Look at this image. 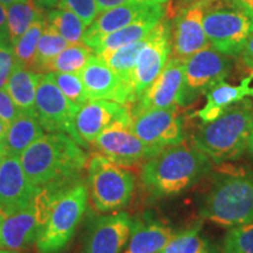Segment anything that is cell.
<instances>
[{"mask_svg": "<svg viewBox=\"0 0 253 253\" xmlns=\"http://www.w3.org/2000/svg\"><path fill=\"white\" fill-rule=\"evenodd\" d=\"M43 135V128L36 114L20 112L18 118L8 126L2 147L7 156L20 157L32 143Z\"/></svg>", "mask_w": 253, "mask_h": 253, "instance_id": "23", "label": "cell"}, {"mask_svg": "<svg viewBox=\"0 0 253 253\" xmlns=\"http://www.w3.org/2000/svg\"><path fill=\"white\" fill-rule=\"evenodd\" d=\"M129 122L130 120L115 123L93 142L100 154L120 167H131L158 154L129 130Z\"/></svg>", "mask_w": 253, "mask_h": 253, "instance_id": "12", "label": "cell"}, {"mask_svg": "<svg viewBox=\"0 0 253 253\" xmlns=\"http://www.w3.org/2000/svg\"><path fill=\"white\" fill-rule=\"evenodd\" d=\"M162 7L163 6L160 4L138 0L101 12L90 26L87 27L82 38V42L93 48L103 37L121 30L144 15L153 13Z\"/></svg>", "mask_w": 253, "mask_h": 253, "instance_id": "18", "label": "cell"}, {"mask_svg": "<svg viewBox=\"0 0 253 253\" xmlns=\"http://www.w3.org/2000/svg\"><path fill=\"white\" fill-rule=\"evenodd\" d=\"M4 43H9V42H8V41H6V40L2 39L1 36H0V46H1V45H4Z\"/></svg>", "mask_w": 253, "mask_h": 253, "instance_id": "47", "label": "cell"}, {"mask_svg": "<svg viewBox=\"0 0 253 253\" xmlns=\"http://www.w3.org/2000/svg\"><path fill=\"white\" fill-rule=\"evenodd\" d=\"M232 69L230 56L212 46L195 53L184 62V86L181 106H188L199 95L207 94L217 84L225 81Z\"/></svg>", "mask_w": 253, "mask_h": 253, "instance_id": "10", "label": "cell"}, {"mask_svg": "<svg viewBox=\"0 0 253 253\" xmlns=\"http://www.w3.org/2000/svg\"><path fill=\"white\" fill-rule=\"evenodd\" d=\"M169 225L147 213L132 219L130 240L125 253H160L173 237Z\"/></svg>", "mask_w": 253, "mask_h": 253, "instance_id": "20", "label": "cell"}, {"mask_svg": "<svg viewBox=\"0 0 253 253\" xmlns=\"http://www.w3.org/2000/svg\"><path fill=\"white\" fill-rule=\"evenodd\" d=\"M5 12L8 40L12 47L37 19L45 17L43 9L40 8L34 0H17L6 6Z\"/></svg>", "mask_w": 253, "mask_h": 253, "instance_id": "26", "label": "cell"}, {"mask_svg": "<svg viewBox=\"0 0 253 253\" xmlns=\"http://www.w3.org/2000/svg\"><path fill=\"white\" fill-rule=\"evenodd\" d=\"M39 189L28 181L20 158L7 156L0 168V214L6 218L26 209Z\"/></svg>", "mask_w": 253, "mask_h": 253, "instance_id": "15", "label": "cell"}, {"mask_svg": "<svg viewBox=\"0 0 253 253\" xmlns=\"http://www.w3.org/2000/svg\"><path fill=\"white\" fill-rule=\"evenodd\" d=\"M211 169L212 164L207 155L195 145L181 142L145 161L141 179L151 198L172 197L197 184Z\"/></svg>", "mask_w": 253, "mask_h": 253, "instance_id": "1", "label": "cell"}, {"mask_svg": "<svg viewBox=\"0 0 253 253\" xmlns=\"http://www.w3.org/2000/svg\"><path fill=\"white\" fill-rule=\"evenodd\" d=\"M172 52L171 24L162 18L156 27L145 37L131 74V93L135 104L158 77Z\"/></svg>", "mask_w": 253, "mask_h": 253, "instance_id": "9", "label": "cell"}, {"mask_svg": "<svg viewBox=\"0 0 253 253\" xmlns=\"http://www.w3.org/2000/svg\"><path fill=\"white\" fill-rule=\"evenodd\" d=\"M20 114V109L13 102L5 88H0V120L9 126Z\"/></svg>", "mask_w": 253, "mask_h": 253, "instance_id": "36", "label": "cell"}, {"mask_svg": "<svg viewBox=\"0 0 253 253\" xmlns=\"http://www.w3.org/2000/svg\"><path fill=\"white\" fill-rule=\"evenodd\" d=\"M205 95L207 104L199 110L197 115L203 122H211L221 115L227 107L246 99V96H253V73L243 79L238 86L221 81Z\"/></svg>", "mask_w": 253, "mask_h": 253, "instance_id": "21", "label": "cell"}, {"mask_svg": "<svg viewBox=\"0 0 253 253\" xmlns=\"http://www.w3.org/2000/svg\"><path fill=\"white\" fill-rule=\"evenodd\" d=\"M130 119L131 112L126 104L110 100H95L81 107L75 118V126L79 135L88 144L93 143L109 126Z\"/></svg>", "mask_w": 253, "mask_h": 253, "instance_id": "17", "label": "cell"}, {"mask_svg": "<svg viewBox=\"0 0 253 253\" xmlns=\"http://www.w3.org/2000/svg\"><path fill=\"white\" fill-rule=\"evenodd\" d=\"M204 253H212V252H209V251H207V252H204Z\"/></svg>", "mask_w": 253, "mask_h": 253, "instance_id": "50", "label": "cell"}, {"mask_svg": "<svg viewBox=\"0 0 253 253\" xmlns=\"http://www.w3.org/2000/svg\"><path fill=\"white\" fill-rule=\"evenodd\" d=\"M210 5L198 2L184 5L179 9L171 27L172 56L185 62L195 53L210 46L203 27L205 9Z\"/></svg>", "mask_w": 253, "mask_h": 253, "instance_id": "14", "label": "cell"}, {"mask_svg": "<svg viewBox=\"0 0 253 253\" xmlns=\"http://www.w3.org/2000/svg\"><path fill=\"white\" fill-rule=\"evenodd\" d=\"M88 204V186L82 181L72 186L53 205L37 240L39 253H61L77 231Z\"/></svg>", "mask_w": 253, "mask_h": 253, "instance_id": "6", "label": "cell"}, {"mask_svg": "<svg viewBox=\"0 0 253 253\" xmlns=\"http://www.w3.org/2000/svg\"><path fill=\"white\" fill-rule=\"evenodd\" d=\"M36 4L42 9H53L58 6L60 0H34Z\"/></svg>", "mask_w": 253, "mask_h": 253, "instance_id": "40", "label": "cell"}, {"mask_svg": "<svg viewBox=\"0 0 253 253\" xmlns=\"http://www.w3.org/2000/svg\"><path fill=\"white\" fill-rule=\"evenodd\" d=\"M144 41L145 38L140 41H136L134 43H130V45L113 50V52L97 55L118 75L120 84H121L123 104H126V106L134 103L131 93V74L134 71L138 53L144 45Z\"/></svg>", "mask_w": 253, "mask_h": 253, "instance_id": "24", "label": "cell"}, {"mask_svg": "<svg viewBox=\"0 0 253 253\" xmlns=\"http://www.w3.org/2000/svg\"><path fill=\"white\" fill-rule=\"evenodd\" d=\"M163 17L164 9L162 7L153 13L144 15L121 30L103 37L91 49L95 55H101L144 39L156 27V25Z\"/></svg>", "mask_w": 253, "mask_h": 253, "instance_id": "22", "label": "cell"}, {"mask_svg": "<svg viewBox=\"0 0 253 253\" xmlns=\"http://www.w3.org/2000/svg\"><path fill=\"white\" fill-rule=\"evenodd\" d=\"M131 224L126 212L95 217L88 225L84 253H120L130 236Z\"/></svg>", "mask_w": 253, "mask_h": 253, "instance_id": "16", "label": "cell"}, {"mask_svg": "<svg viewBox=\"0 0 253 253\" xmlns=\"http://www.w3.org/2000/svg\"><path fill=\"white\" fill-rule=\"evenodd\" d=\"M132 1H138V0H96V6L97 11H99V14L101 12L107 11V9L116 7V6L128 4V2ZM143 1V0H142Z\"/></svg>", "mask_w": 253, "mask_h": 253, "instance_id": "38", "label": "cell"}, {"mask_svg": "<svg viewBox=\"0 0 253 253\" xmlns=\"http://www.w3.org/2000/svg\"><path fill=\"white\" fill-rule=\"evenodd\" d=\"M183 5H191V4H198V2H207V4H213L217 0H181Z\"/></svg>", "mask_w": 253, "mask_h": 253, "instance_id": "41", "label": "cell"}, {"mask_svg": "<svg viewBox=\"0 0 253 253\" xmlns=\"http://www.w3.org/2000/svg\"><path fill=\"white\" fill-rule=\"evenodd\" d=\"M0 253H13V252L9 251V250H0Z\"/></svg>", "mask_w": 253, "mask_h": 253, "instance_id": "48", "label": "cell"}, {"mask_svg": "<svg viewBox=\"0 0 253 253\" xmlns=\"http://www.w3.org/2000/svg\"><path fill=\"white\" fill-rule=\"evenodd\" d=\"M14 1H17V0H0V2L4 5V7H6V6H8V5H11L12 2H14Z\"/></svg>", "mask_w": 253, "mask_h": 253, "instance_id": "46", "label": "cell"}, {"mask_svg": "<svg viewBox=\"0 0 253 253\" xmlns=\"http://www.w3.org/2000/svg\"><path fill=\"white\" fill-rule=\"evenodd\" d=\"M6 157H7V155H6L5 149H4V147H2V143H1L0 144V168H1V164H2V162H4V160Z\"/></svg>", "mask_w": 253, "mask_h": 253, "instance_id": "44", "label": "cell"}, {"mask_svg": "<svg viewBox=\"0 0 253 253\" xmlns=\"http://www.w3.org/2000/svg\"><path fill=\"white\" fill-rule=\"evenodd\" d=\"M207 251L208 244L201 236V226L196 225L173 235L160 253H204Z\"/></svg>", "mask_w": 253, "mask_h": 253, "instance_id": "31", "label": "cell"}, {"mask_svg": "<svg viewBox=\"0 0 253 253\" xmlns=\"http://www.w3.org/2000/svg\"><path fill=\"white\" fill-rule=\"evenodd\" d=\"M223 253H253V221L227 231Z\"/></svg>", "mask_w": 253, "mask_h": 253, "instance_id": "33", "label": "cell"}, {"mask_svg": "<svg viewBox=\"0 0 253 253\" xmlns=\"http://www.w3.org/2000/svg\"><path fill=\"white\" fill-rule=\"evenodd\" d=\"M87 186L97 211L114 212L130 203L135 176L102 154H94L87 163Z\"/></svg>", "mask_w": 253, "mask_h": 253, "instance_id": "5", "label": "cell"}, {"mask_svg": "<svg viewBox=\"0 0 253 253\" xmlns=\"http://www.w3.org/2000/svg\"><path fill=\"white\" fill-rule=\"evenodd\" d=\"M143 1H147V2H153V4H160V5H163L166 4L168 0H143Z\"/></svg>", "mask_w": 253, "mask_h": 253, "instance_id": "45", "label": "cell"}, {"mask_svg": "<svg viewBox=\"0 0 253 253\" xmlns=\"http://www.w3.org/2000/svg\"><path fill=\"white\" fill-rule=\"evenodd\" d=\"M68 45V41L55 28L47 24L41 34L39 42H38L32 71L39 73V74L48 73L50 63Z\"/></svg>", "mask_w": 253, "mask_h": 253, "instance_id": "27", "label": "cell"}, {"mask_svg": "<svg viewBox=\"0 0 253 253\" xmlns=\"http://www.w3.org/2000/svg\"><path fill=\"white\" fill-rule=\"evenodd\" d=\"M39 75V73L24 67L15 61L13 71L5 84V89L20 112L36 114V94Z\"/></svg>", "mask_w": 253, "mask_h": 253, "instance_id": "25", "label": "cell"}, {"mask_svg": "<svg viewBox=\"0 0 253 253\" xmlns=\"http://www.w3.org/2000/svg\"><path fill=\"white\" fill-rule=\"evenodd\" d=\"M19 158L28 181L37 188L82 176L89 160L82 147L63 132L41 136Z\"/></svg>", "mask_w": 253, "mask_h": 253, "instance_id": "2", "label": "cell"}, {"mask_svg": "<svg viewBox=\"0 0 253 253\" xmlns=\"http://www.w3.org/2000/svg\"><path fill=\"white\" fill-rule=\"evenodd\" d=\"M184 86V61L171 56L162 72L135 103L131 115L149 109L169 108L182 104Z\"/></svg>", "mask_w": 253, "mask_h": 253, "instance_id": "13", "label": "cell"}, {"mask_svg": "<svg viewBox=\"0 0 253 253\" xmlns=\"http://www.w3.org/2000/svg\"><path fill=\"white\" fill-rule=\"evenodd\" d=\"M213 4L208 6L203 18L204 32L210 45L221 54L238 56L253 32V17L231 4Z\"/></svg>", "mask_w": 253, "mask_h": 253, "instance_id": "7", "label": "cell"}, {"mask_svg": "<svg viewBox=\"0 0 253 253\" xmlns=\"http://www.w3.org/2000/svg\"><path fill=\"white\" fill-rule=\"evenodd\" d=\"M252 120V101H239L227 107L216 120L199 126L192 137L194 145L216 164L235 161L248 148Z\"/></svg>", "mask_w": 253, "mask_h": 253, "instance_id": "3", "label": "cell"}, {"mask_svg": "<svg viewBox=\"0 0 253 253\" xmlns=\"http://www.w3.org/2000/svg\"><path fill=\"white\" fill-rule=\"evenodd\" d=\"M46 19L47 24L55 28L69 43L82 42L87 26L74 12L55 7L47 12Z\"/></svg>", "mask_w": 253, "mask_h": 253, "instance_id": "28", "label": "cell"}, {"mask_svg": "<svg viewBox=\"0 0 253 253\" xmlns=\"http://www.w3.org/2000/svg\"><path fill=\"white\" fill-rule=\"evenodd\" d=\"M7 128H8V126L5 125V123L0 120V143H2V141H4L6 131H7Z\"/></svg>", "mask_w": 253, "mask_h": 253, "instance_id": "42", "label": "cell"}, {"mask_svg": "<svg viewBox=\"0 0 253 253\" xmlns=\"http://www.w3.org/2000/svg\"><path fill=\"white\" fill-rule=\"evenodd\" d=\"M89 101L110 100L122 103L121 84L116 73L97 55H93L78 72Z\"/></svg>", "mask_w": 253, "mask_h": 253, "instance_id": "19", "label": "cell"}, {"mask_svg": "<svg viewBox=\"0 0 253 253\" xmlns=\"http://www.w3.org/2000/svg\"><path fill=\"white\" fill-rule=\"evenodd\" d=\"M46 25V17L37 19L13 46L15 61L19 65L24 66V67L28 69H32L34 56H36L38 42H39L40 37L42 34L43 30H45Z\"/></svg>", "mask_w": 253, "mask_h": 253, "instance_id": "30", "label": "cell"}, {"mask_svg": "<svg viewBox=\"0 0 253 253\" xmlns=\"http://www.w3.org/2000/svg\"><path fill=\"white\" fill-rule=\"evenodd\" d=\"M56 7L74 12L87 27H89L99 15L96 0H60Z\"/></svg>", "mask_w": 253, "mask_h": 253, "instance_id": "34", "label": "cell"}, {"mask_svg": "<svg viewBox=\"0 0 253 253\" xmlns=\"http://www.w3.org/2000/svg\"><path fill=\"white\" fill-rule=\"evenodd\" d=\"M231 5L244 9L253 17V0H226Z\"/></svg>", "mask_w": 253, "mask_h": 253, "instance_id": "39", "label": "cell"}, {"mask_svg": "<svg viewBox=\"0 0 253 253\" xmlns=\"http://www.w3.org/2000/svg\"><path fill=\"white\" fill-rule=\"evenodd\" d=\"M240 59L248 68L253 69V32L250 34L249 39L246 40L242 52H240Z\"/></svg>", "mask_w": 253, "mask_h": 253, "instance_id": "37", "label": "cell"}, {"mask_svg": "<svg viewBox=\"0 0 253 253\" xmlns=\"http://www.w3.org/2000/svg\"><path fill=\"white\" fill-rule=\"evenodd\" d=\"M15 65L14 50L11 43L0 46V88H5L9 75Z\"/></svg>", "mask_w": 253, "mask_h": 253, "instance_id": "35", "label": "cell"}, {"mask_svg": "<svg viewBox=\"0 0 253 253\" xmlns=\"http://www.w3.org/2000/svg\"><path fill=\"white\" fill-rule=\"evenodd\" d=\"M128 129L157 153L184 140L177 107L149 109L134 114Z\"/></svg>", "mask_w": 253, "mask_h": 253, "instance_id": "11", "label": "cell"}, {"mask_svg": "<svg viewBox=\"0 0 253 253\" xmlns=\"http://www.w3.org/2000/svg\"><path fill=\"white\" fill-rule=\"evenodd\" d=\"M2 219H4V217L1 216V214H0V224H1V221H2Z\"/></svg>", "mask_w": 253, "mask_h": 253, "instance_id": "49", "label": "cell"}, {"mask_svg": "<svg viewBox=\"0 0 253 253\" xmlns=\"http://www.w3.org/2000/svg\"><path fill=\"white\" fill-rule=\"evenodd\" d=\"M199 214L221 226L253 221V173L218 176L199 207Z\"/></svg>", "mask_w": 253, "mask_h": 253, "instance_id": "4", "label": "cell"}, {"mask_svg": "<svg viewBox=\"0 0 253 253\" xmlns=\"http://www.w3.org/2000/svg\"><path fill=\"white\" fill-rule=\"evenodd\" d=\"M248 150L249 153L253 156V120H252V126H251V131H250V137L248 142Z\"/></svg>", "mask_w": 253, "mask_h": 253, "instance_id": "43", "label": "cell"}, {"mask_svg": "<svg viewBox=\"0 0 253 253\" xmlns=\"http://www.w3.org/2000/svg\"><path fill=\"white\" fill-rule=\"evenodd\" d=\"M93 55V49L86 43H69L50 63L49 72L78 73Z\"/></svg>", "mask_w": 253, "mask_h": 253, "instance_id": "29", "label": "cell"}, {"mask_svg": "<svg viewBox=\"0 0 253 253\" xmlns=\"http://www.w3.org/2000/svg\"><path fill=\"white\" fill-rule=\"evenodd\" d=\"M53 80L58 84L60 90L62 91L67 99L78 106L79 108L84 107L89 102L86 89L82 84L78 73H62V72H49Z\"/></svg>", "mask_w": 253, "mask_h": 253, "instance_id": "32", "label": "cell"}, {"mask_svg": "<svg viewBox=\"0 0 253 253\" xmlns=\"http://www.w3.org/2000/svg\"><path fill=\"white\" fill-rule=\"evenodd\" d=\"M80 108L71 102L60 90L50 73L39 75L36 94V115L43 130L63 132L80 147L88 148L81 138L75 126V118Z\"/></svg>", "mask_w": 253, "mask_h": 253, "instance_id": "8", "label": "cell"}]
</instances>
